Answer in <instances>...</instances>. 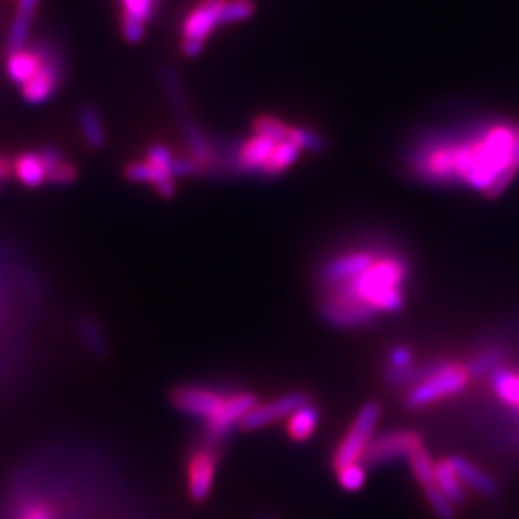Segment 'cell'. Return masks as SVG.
<instances>
[{"mask_svg":"<svg viewBox=\"0 0 519 519\" xmlns=\"http://www.w3.org/2000/svg\"><path fill=\"white\" fill-rule=\"evenodd\" d=\"M518 127L496 122L462 141H431L412 154L410 168L433 185L460 183L489 198L500 197L519 170L514 156Z\"/></svg>","mask_w":519,"mask_h":519,"instance_id":"6da1fadb","label":"cell"},{"mask_svg":"<svg viewBox=\"0 0 519 519\" xmlns=\"http://www.w3.org/2000/svg\"><path fill=\"white\" fill-rule=\"evenodd\" d=\"M408 275V264L400 258L375 260L370 268L356 279L329 287L325 291L343 297L356 298L373 306L377 312H400L406 304L402 283Z\"/></svg>","mask_w":519,"mask_h":519,"instance_id":"7a4b0ae2","label":"cell"},{"mask_svg":"<svg viewBox=\"0 0 519 519\" xmlns=\"http://www.w3.org/2000/svg\"><path fill=\"white\" fill-rule=\"evenodd\" d=\"M468 381H470V373L466 370V366L446 362L441 370L408 391V395L404 398V406L408 410H421L441 398L462 393L468 387Z\"/></svg>","mask_w":519,"mask_h":519,"instance_id":"3957f363","label":"cell"},{"mask_svg":"<svg viewBox=\"0 0 519 519\" xmlns=\"http://www.w3.org/2000/svg\"><path fill=\"white\" fill-rule=\"evenodd\" d=\"M381 418V404L379 402H368L360 408L356 420L352 423V427L348 429L345 439L341 441V445L337 448L335 456H333V468L339 470L348 464H356L364 458L371 439H373V431Z\"/></svg>","mask_w":519,"mask_h":519,"instance_id":"277c9868","label":"cell"},{"mask_svg":"<svg viewBox=\"0 0 519 519\" xmlns=\"http://www.w3.org/2000/svg\"><path fill=\"white\" fill-rule=\"evenodd\" d=\"M320 312H322L325 322L333 327H341V329L364 325V323L375 320V316L379 314L370 304L356 300V298L343 297L333 291L323 293Z\"/></svg>","mask_w":519,"mask_h":519,"instance_id":"5b68a950","label":"cell"},{"mask_svg":"<svg viewBox=\"0 0 519 519\" xmlns=\"http://www.w3.org/2000/svg\"><path fill=\"white\" fill-rule=\"evenodd\" d=\"M420 446L421 437L414 431H389L371 439L364 460L368 466H381L400 458H408Z\"/></svg>","mask_w":519,"mask_h":519,"instance_id":"8992f818","label":"cell"},{"mask_svg":"<svg viewBox=\"0 0 519 519\" xmlns=\"http://www.w3.org/2000/svg\"><path fill=\"white\" fill-rule=\"evenodd\" d=\"M308 402H312L310 395L297 391V393L279 396V398L264 402V404H256L241 421V429L258 431L262 427L272 425L275 421L289 420L298 408L306 406Z\"/></svg>","mask_w":519,"mask_h":519,"instance_id":"52a82bcc","label":"cell"},{"mask_svg":"<svg viewBox=\"0 0 519 519\" xmlns=\"http://www.w3.org/2000/svg\"><path fill=\"white\" fill-rule=\"evenodd\" d=\"M256 404H258V398L252 393L225 396L220 410L206 421L208 435L212 439H223L235 425H241L243 418Z\"/></svg>","mask_w":519,"mask_h":519,"instance_id":"ba28073f","label":"cell"},{"mask_svg":"<svg viewBox=\"0 0 519 519\" xmlns=\"http://www.w3.org/2000/svg\"><path fill=\"white\" fill-rule=\"evenodd\" d=\"M227 0H200L183 22V39L206 45L210 33L222 25V12Z\"/></svg>","mask_w":519,"mask_h":519,"instance_id":"9c48e42d","label":"cell"},{"mask_svg":"<svg viewBox=\"0 0 519 519\" xmlns=\"http://www.w3.org/2000/svg\"><path fill=\"white\" fill-rule=\"evenodd\" d=\"M225 396L204 387H179L172 393V404L183 414L208 421L222 406Z\"/></svg>","mask_w":519,"mask_h":519,"instance_id":"30bf717a","label":"cell"},{"mask_svg":"<svg viewBox=\"0 0 519 519\" xmlns=\"http://www.w3.org/2000/svg\"><path fill=\"white\" fill-rule=\"evenodd\" d=\"M375 262L370 252H346L343 256H337L335 260L327 262L322 270V285L325 289L343 285L352 279H356L360 273L366 272Z\"/></svg>","mask_w":519,"mask_h":519,"instance_id":"8fae6325","label":"cell"},{"mask_svg":"<svg viewBox=\"0 0 519 519\" xmlns=\"http://www.w3.org/2000/svg\"><path fill=\"white\" fill-rule=\"evenodd\" d=\"M187 483H189V496L195 502H204L214 487V477H216V456L212 450L204 448L197 450L191 456L189 470H187Z\"/></svg>","mask_w":519,"mask_h":519,"instance_id":"7c38bea8","label":"cell"},{"mask_svg":"<svg viewBox=\"0 0 519 519\" xmlns=\"http://www.w3.org/2000/svg\"><path fill=\"white\" fill-rule=\"evenodd\" d=\"M58 85H60L58 62H54L50 56L45 54L43 68L22 85L24 99L31 104H41L52 97V93L58 89Z\"/></svg>","mask_w":519,"mask_h":519,"instance_id":"4fadbf2b","label":"cell"},{"mask_svg":"<svg viewBox=\"0 0 519 519\" xmlns=\"http://www.w3.org/2000/svg\"><path fill=\"white\" fill-rule=\"evenodd\" d=\"M448 464L454 468L456 475L460 477V481L466 487H471L473 491H477L479 495L495 498L500 493V487H498L495 479L481 468H477L470 460H466L462 456H452V458H448Z\"/></svg>","mask_w":519,"mask_h":519,"instance_id":"5bb4252c","label":"cell"},{"mask_svg":"<svg viewBox=\"0 0 519 519\" xmlns=\"http://www.w3.org/2000/svg\"><path fill=\"white\" fill-rule=\"evenodd\" d=\"M43 64H45V54H41L39 50H16V52H8L6 72L12 81L24 85L43 68Z\"/></svg>","mask_w":519,"mask_h":519,"instance_id":"9a60e30c","label":"cell"},{"mask_svg":"<svg viewBox=\"0 0 519 519\" xmlns=\"http://www.w3.org/2000/svg\"><path fill=\"white\" fill-rule=\"evenodd\" d=\"M275 145L277 143L272 139L254 133V137H250L247 143L243 145L241 152L237 154L239 168L245 170V172H262V168L266 166V162L272 156Z\"/></svg>","mask_w":519,"mask_h":519,"instance_id":"2e32d148","label":"cell"},{"mask_svg":"<svg viewBox=\"0 0 519 519\" xmlns=\"http://www.w3.org/2000/svg\"><path fill=\"white\" fill-rule=\"evenodd\" d=\"M14 173L25 187H41L47 183L49 170L41 152H27L14 162Z\"/></svg>","mask_w":519,"mask_h":519,"instance_id":"e0dca14e","label":"cell"},{"mask_svg":"<svg viewBox=\"0 0 519 519\" xmlns=\"http://www.w3.org/2000/svg\"><path fill=\"white\" fill-rule=\"evenodd\" d=\"M446 362H429V364H421V366H408V368H389L385 371V381L389 385L395 387H416L421 381H425L427 377H431L433 373L441 370Z\"/></svg>","mask_w":519,"mask_h":519,"instance_id":"ac0fdd59","label":"cell"},{"mask_svg":"<svg viewBox=\"0 0 519 519\" xmlns=\"http://www.w3.org/2000/svg\"><path fill=\"white\" fill-rule=\"evenodd\" d=\"M320 420H322L320 410L312 402H308L306 406L298 408L297 412L289 418V421H287V433H289V437L293 441L302 443V441H306V439H310L314 435V431L320 425Z\"/></svg>","mask_w":519,"mask_h":519,"instance_id":"d6986e66","label":"cell"},{"mask_svg":"<svg viewBox=\"0 0 519 519\" xmlns=\"http://www.w3.org/2000/svg\"><path fill=\"white\" fill-rule=\"evenodd\" d=\"M435 485L448 496V500L454 506H464L468 500V493H466V485L460 481V477L456 475L454 468L445 462L435 464Z\"/></svg>","mask_w":519,"mask_h":519,"instance_id":"ffe728a7","label":"cell"},{"mask_svg":"<svg viewBox=\"0 0 519 519\" xmlns=\"http://www.w3.org/2000/svg\"><path fill=\"white\" fill-rule=\"evenodd\" d=\"M302 149L297 147L293 141H281L275 145L270 160L266 162V166L262 168V173L266 175H279V173L287 172L298 160Z\"/></svg>","mask_w":519,"mask_h":519,"instance_id":"44dd1931","label":"cell"},{"mask_svg":"<svg viewBox=\"0 0 519 519\" xmlns=\"http://www.w3.org/2000/svg\"><path fill=\"white\" fill-rule=\"evenodd\" d=\"M491 385H493V389H495V393L500 400H504L510 406H518L519 408L518 373L498 368L491 373Z\"/></svg>","mask_w":519,"mask_h":519,"instance_id":"7402d4cb","label":"cell"},{"mask_svg":"<svg viewBox=\"0 0 519 519\" xmlns=\"http://www.w3.org/2000/svg\"><path fill=\"white\" fill-rule=\"evenodd\" d=\"M79 127H81V133H83V137H85L89 147H93V149H102L104 147V143H106L104 127L100 124L99 114L93 108H89V106L81 108V112H79Z\"/></svg>","mask_w":519,"mask_h":519,"instance_id":"603a6c76","label":"cell"},{"mask_svg":"<svg viewBox=\"0 0 519 519\" xmlns=\"http://www.w3.org/2000/svg\"><path fill=\"white\" fill-rule=\"evenodd\" d=\"M504 356H506V350H504L502 346H491V348L483 350L479 356H475L470 364L466 366V370L470 373V377H485V375H491L493 371L500 368Z\"/></svg>","mask_w":519,"mask_h":519,"instance_id":"cb8c5ba5","label":"cell"},{"mask_svg":"<svg viewBox=\"0 0 519 519\" xmlns=\"http://www.w3.org/2000/svg\"><path fill=\"white\" fill-rule=\"evenodd\" d=\"M77 331H79V337L83 341V345L87 346V350L95 356H104L108 346H106V339L102 335V329H100L99 323L95 322L93 318H79L77 322Z\"/></svg>","mask_w":519,"mask_h":519,"instance_id":"d4e9b609","label":"cell"},{"mask_svg":"<svg viewBox=\"0 0 519 519\" xmlns=\"http://www.w3.org/2000/svg\"><path fill=\"white\" fill-rule=\"evenodd\" d=\"M183 131H185V139H187V145L191 149V158H195L197 162H200L202 166L210 164L212 162V145L210 141L206 139V135L198 129L197 125L187 122L183 125Z\"/></svg>","mask_w":519,"mask_h":519,"instance_id":"484cf974","label":"cell"},{"mask_svg":"<svg viewBox=\"0 0 519 519\" xmlns=\"http://www.w3.org/2000/svg\"><path fill=\"white\" fill-rule=\"evenodd\" d=\"M408 462H410L412 473L418 479L421 487L435 485V464H433L431 456L421 446L408 456Z\"/></svg>","mask_w":519,"mask_h":519,"instance_id":"4316f807","label":"cell"},{"mask_svg":"<svg viewBox=\"0 0 519 519\" xmlns=\"http://www.w3.org/2000/svg\"><path fill=\"white\" fill-rule=\"evenodd\" d=\"M252 127H254L256 135H264V137L272 139L275 143L287 141L289 139V131H291V125L283 124L281 120H277L273 116L256 118Z\"/></svg>","mask_w":519,"mask_h":519,"instance_id":"83f0119b","label":"cell"},{"mask_svg":"<svg viewBox=\"0 0 519 519\" xmlns=\"http://www.w3.org/2000/svg\"><path fill=\"white\" fill-rule=\"evenodd\" d=\"M423 491H425V498H427V502L433 508L437 518L456 519V506L448 500V496L437 485L423 487Z\"/></svg>","mask_w":519,"mask_h":519,"instance_id":"f1b7e54d","label":"cell"},{"mask_svg":"<svg viewBox=\"0 0 519 519\" xmlns=\"http://www.w3.org/2000/svg\"><path fill=\"white\" fill-rule=\"evenodd\" d=\"M256 4L252 0H227L223 6L222 24H239L252 18Z\"/></svg>","mask_w":519,"mask_h":519,"instance_id":"f546056e","label":"cell"},{"mask_svg":"<svg viewBox=\"0 0 519 519\" xmlns=\"http://www.w3.org/2000/svg\"><path fill=\"white\" fill-rule=\"evenodd\" d=\"M289 141H293L297 147L308 152H323L325 150V139L320 133L308 129V127H291Z\"/></svg>","mask_w":519,"mask_h":519,"instance_id":"4dcf8cb0","label":"cell"},{"mask_svg":"<svg viewBox=\"0 0 519 519\" xmlns=\"http://www.w3.org/2000/svg\"><path fill=\"white\" fill-rule=\"evenodd\" d=\"M337 471H339V483L348 493H356L366 485V468L360 462L348 464Z\"/></svg>","mask_w":519,"mask_h":519,"instance_id":"1f68e13d","label":"cell"},{"mask_svg":"<svg viewBox=\"0 0 519 519\" xmlns=\"http://www.w3.org/2000/svg\"><path fill=\"white\" fill-rule=\"evenodd\" d=\"M75 179H77V168H75L74 164H70L66 160H60L50 170L47 183H52V185H72Z\"/></svg>","mask_w":519,"mask_h":519,"instance_id":"d6a6232c","label":"cell"},{"mask_svg":"<svg viewBox=\"0 0 519 519\" xmlns=\"http://www.w3.org/2000/svg\"><path fill=\"white\" fill-rule=\"evenodd\" d=\"M120 22H122V33L129 43H139L145 37L147 22H143V20L131 16V14H125V12H122Z\"/></svg>","mask_w":519,"mask_h":519,"instance_id":"836d02e7","label":"cell"},{"mask_svg":"<svg viewBox=\"0 0 519 519\" xmlns=\"http://www.w3.org/2000/svg\"><path fill=\"white\" fill-rule=\"evenodd\" d=\"M147 162H150V164L156 166V168H160V170H166V172L172 173L175 156H173L172 150L168 149L166 145H154V147H150L149 149Z\"/></svg>","mask_w":519,"mask_h":519,"instance_id":"e575fe53","label":"cell"},{"mask_svg":"<svg viewBox=\"0 0 519 519\" xmlns=\"http://www.w3.org/2000/svg\"><path fill=\"white\" fill-rule=\"evenodd\" d=\"M154 0H122V12L131 14L143 22H149L154 12Z\"/></svg>","mask_w":519,"mask_h":519,"instance_id":"d590c367","label":"cell"},{"mask_svg":"<svg viewBox=\"0 0 519 519\" xmlns=\"http://www.w3.org/2000/svg\"><path fill=\"white\" fill-rule=\"evenodd\" d=\"M204 166L197 162L195 158H175L173 162L172 173L173 177L181 175V177H191V175H198L202 173Z\"/></svg>","mask_w":519,"mask_h":519,"instance_id":"8d00e7d4","label":"cell"},{"mask_svg":"<svg viewBox=\"0 0 519 519\" xmlns=\"http://www.w3.org/2000/svg\"><path fill=\"white\" fill-rule=\"evenodd\" d=\"M389 362L393 368H408L414 364V354L408 346H395L389 352Z\"/></svg>","mask_w":519,"mask_h":519,"instance_id":"74e56055","label":"cell"},{"mask_svg":"<svg viewBox=\"0 0 519 519\" xmlns=\"http://www.w3.org/2000/svg\"><path fill=\"white\" fill-rule=\"evenodd\" d=\"M39 2H41V0H18L14 20L31 25V22H33V16H35V12H37V8H39Z\"/></svg>","mask_w":519,"mask_h":519,"instance_id":"f35d334b","label":"cell"},{"mask_svg":"<svg viewBox=\"0 0 519 519\" xmlns=\"http://www.w3.org/2000/svg\"><path fill=\"white\" fill-rule=\"evenodd\" d=\"M22 519H56L54 518V512L50 510L49 506L45 504H37L33 508H29L24 514Z\"/></svg>","mask_w":519,"mask_h":519,"instance_id":"ab89813d","label":"cell"},{"mask_svg":"<svg viewBox=\"0 0 519 519\" xmlns=\"http://www.w3.org/2000/svg\"><path fill=\"white\" fill-rule=\"evenodd\" d=\"M12 172H14V166L6 158H0V181L8 179Z\"/></svg>","mask_w":519,"mask_h":519,"instance_id":"60d3db41","label":"cell"},{"mask_svg":"<svg viewBox=\"0 0 519 519\" xmlns=\"http://www.w3.org/2000/svg\"><path fill=\"white\" fill-rule=\"evenodd\" d=\"M258 519H277L275 516H272V514H260L258 516Z\"/></svg>","mask_w":519,"mask_h":519,"instance_id":"b9f144b4","label":"cell"},{"mask_svg":"<svg viewBox=\"0 0 519 519\" xmlns=\"http://www.w3.org/2000/svg\"><path fill=\"white\" fill-rule=\"evenodd\" d=\"M154 2H158V0H154Z\"/></svg>","mask_w":519,"mask_h":519,"instance_id":"7bdbcfd3","label":"cell"}]
</instances>
